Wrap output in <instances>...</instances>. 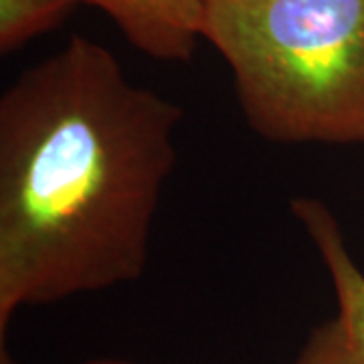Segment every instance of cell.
Wrapping results in <instances>:
<instances>
[{
	"label": "cell",
	"instance_id": "3",
	"mask_svg": "<svg viewBox=\"0 0 364 364\" xmlns=\"http://www.w3.org/2000/svg\"><path fill=\"white\" fill-rule=\"evenodd\" d=\"M291 213L324 263L338 301V316L314 328L294 364H364V272L320 198L296 196Z\"/></svg>",
	"mask_w": 364,
	"mask_h": 364
},
{
	"label": "cell",
	"instance_id": "1",
	"mask_svg": "<svg viewBox=\"0 0 364 364\" xmlns=\"http://www.w3.org/2000/svg\"><path fill=\"white\" fill-rule=\"evenodd\" d=\"M182 107L75 35L0 97V338L31 306L142 277Z\"/></svg>",
	"mask_w": 364,
	"mask_h": 364
},
{
	"label": "cell",
	"instance_id": "6",
	"mask_svg": "<svg viewBox=\"0 0 364 364\" xmlns=\"http://www.w3.org/2000/svg\"><path fill=\"white\" fill-rule=\"evenodd\" d=\"M83 364H140V363H130V360H119V358H95L90 363Z\"/></svg>",
	"mask_w": 364,
	"mask_h": 364
},
{
	"label": "cell",
	"instance_id": "4",
	"mask_svg": "<svg viewBox=\"0 0 364 364\" xmlns=\"http://www.w3.org/2000/svg\"><path fill=\"white\" fill-rule=\"evenodd\" d=\"M208 0H77L112 18L134 49L164 63L193 59Z\"/></svg>",
	"mask_w": 364,
	"mask_h": 364
},
{
	"label": "cell",
	"instance_id": "7",
	"mask_svg": "<svg viewBox=\"0 0 364 364\" xmlns=\"http://www.w3.org/2000/svg\"><path fill=\"white\" fill-rule=\"evenodd\" d=\"M0 364H13L11 354H6V350H4V348H2V354H0Z\"/></svg>",
	"mask_w": 364,
	"mask_h": 364
},
{
	"label": "cell",
	"instance_id": "2",
	"mask_svg": "<svg viewBox=\"0 0 364 364\" xmlns=\"http://www.w3.org/2000/svg\"><path fill=\"white\" fill-rule=\"evenodd\" d=\"M203 39L263 140L364 144V0H208Z\"/></svg>",
	"mask_w": 364,
	"mask_h": 364
},
{
	"label": "cell",
	"instance_id": "5",
	"mask_svg": "<svg viewBox=\"0 0 364 364\" xmlns=\"http://www.w3.org/2000/svg\"><path fill=\"white\" fill-rule=\"evenodd\" d=\"M77 0H0V51L13 53L65 21Z\"/></svg>",
	"mask_w": 364,
	"mask_h": 364
}]
</instances>
